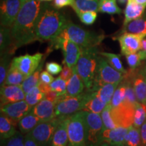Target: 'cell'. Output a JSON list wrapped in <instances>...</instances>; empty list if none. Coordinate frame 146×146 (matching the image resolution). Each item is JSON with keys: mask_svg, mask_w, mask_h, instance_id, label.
Wrapping results in <instances>:
<instances>
[{"mask_svg": "<svg viewBox=\"0 0 146 146\" xmlns=\"http://www.w3.org/2000/svg\"><path fill=\"white\" fill-rule=\"evenodd\" d=\"M126 56L127 64L131 69H136L140 66L142 60H144L141 51L135 54L127 55Z\"/></svg>", "mask_w": 146, "mask_h": 146, "instance_id": "cell-41", "label": "cell"}, {"mask_svg": "<svg viewBox=\"0 0 146 146\" xmlns=\"http://www.w3.org/2000/svg\"><path fill=\"white\" fill-rule=\"evenodd\" d=\"M118 83H106L96 90V95L107 105L110 104L112 97L117 88Z\"/></svg>", "mask_w": 146, "mask_h": 146, "instance_id": "cell-27", "label": "cell"}, {"mask_svg": "<svg viewBox=\"0 0 146 146\" xmlns=\"http://www.w3.org/2000/svg\"><path fill=\"white\" fill-rule=\"evenodd\" d=\"M62 117L41 121L29 133L39 146H51L53 136Z\"/></svg>", "mask_w": 146, "mask_h": 146, "instance_id": "cell-9", "label": "cell"}, {"mask_svg": "<svg viewBox=\"0 0 146 146\" xmlns=\"http://www.w3.org/2000/svg\"><path fill=\"white\" fill-rule=\"evenodd\" d=\"M24 137V135L21 131H17L12 137L1 141V146H25Z\"/></svg>", "mask_w": 146, "mask_h": 146, "instance_id": "cell-40", "label": "cell"}, {"mask_svg": "<svg viewBox=\"0 0 146 146\" xmlns=\"http://www.w3.org/2000/svg\"><path fill=\"white\" fill-rule=\"evenodd\" d=\"M134 112L135 105L126 102L117 107H112L111 110L112 118L116 126L127 129L133 126Z\"/></svg>", "mask_w": 146, "mask_h": 146, "instance_id": "cell-12", "label": "cell"}, {"mask_svg": "<svg viewBox=\"0 0 146 146\" xmlns=\"http://www.w3.org/2000/svg\"><path fill=\"white\" fill-rule=\"evenodd\" d=\"M27 1H28V0H21V3H22V5H23L24 3L26 2Z\"/></svg>", "mask_w": 146, "mask_h": 146, "instance_id": "cell-57", "label": "cell"}, {"mask_svg": "<svg viewBox=\"0 0 146 146\" xmlns=\"http://www.w3.org/2000/svg\"><path fill=\"white\" fill-rule=\"evenodd\" d=\"M124 146H142L140 129L133 126L128 129L124 141Z\"/></svg>", "mask_w": 146, "mask_h": 146, "instance_id": "cell-32", "label": "cell"}, {"mask_svg": "<svg viewBox=\"0 0 146 146\" xmlns=\"http://www.w3.org/2000/svg\"><path fill=\"white\" fill-rule=\"evenodd\" d=\"M80 21L86 25H93L97 19V12L88 11V12H81L76 14Z\"/></svg>", "mask_w": 146, "mask_h": 146, "instance_id": "cell-43", "label": "cell"}, {"mask_svg": "<svg viewBox=\"0 0 146 146\" xmlns=\"http://www.w3.org/2000/svg\"><path fill=\"white\" fill-rule=\"evenodd\" d=\"M146 120V105L137 102L135 105L134 118H133V126L140 129Z\"/></svg>", "mask_w": 146, "mask_h": 146, "instance_id": "cell-34", "label": "cell"}, {"mask_svg": "<svg viewBox=\"0 0 146 146\" xmlns=\"http://www.w3.org/2000/svg\"><path fill=\"white\" fill-rule=\"evenodd\" d=\"M12 36L11 28L1 26L0 29V50L1 54L8 50H12Z\"/></svg>", "mask_w": 146, "mask_h": 146, "instance_id": "cell-31", "label": "cell"}, {"mask_svg": "<svg viewBox=\"0 0 146 146\" xmlns=\"http://www.w3.org/2000/svg\"><path fill=\"white\" fill-rule=\"evenodd\" d=\"M59 49L62 50L64 55L63 64L72 69L76 67L81 54V47L70 39L57 36L50 41L47 53L49 54L54 50Z\"/></svg>", "mask_w": 146, "mask_h": 146, "instance_id": "cell-6", "label": "cell"}, {"mask_svg": "<svg viewBox=\"0 0 146 146\" xmlns=\"http://www.w3.org/2000/svg\"><path fill=\"white\" fill-rule=\"evenodd\" d=\"M43 65V60H42L41 64L39 65V68L35 71L32 74L25 78V81L22 83L21 87L23 88L25 94H27L29 91L31 90L35 87L37 86L40 81V75L42 72V68Z\"/></svg>", "mask_w": 146, "mask_h": 146, "instance_id": "cell-30", "label": "cell"}, {"mask_svg": "<svg viewBox=\"0 0 146 146\" xmlns=\"http://www.w3.org/2000/svg\"><path fill=\"white\" fill-rule=\"evenodd\" d=\"M125 74L118 72L111 66L104 57L99 55L94 86L91 89L96 91L106 83H118L123 81Z\"/></svg>", "mask_w": 146, "mask_h": 146, "instance_id": "cell-7", "label": "cell"}, {"mask_svg": "<svg viewBox=\"0 0 146 146\" xmlns=\"http://www.w3.org/2000/svg\"><path fill=\"white\" fill-rule=\"evenodd\" d=\"M13 54L10 50L6 51L1 54L0 62V85L2 87L4 84L7 73L10 66V57Z\"/></svg>", "mask_w": 146, "mask_h": 146, "instance_id": "cell-33", "label": "cell"}, {"mask_svg": "<svg viewBox=\"0 0 146 146\" xmlns=\"http://www.w3.org/2000/svg\"><path fill=\"white\" fill-rule=\"evenodd\" d=\"M142 146H146V120L140 128Z\"/></svg>", "mask_w": 146, "mask_h": 146, "instance_id": "cell-50", "label": "cell"}, {"mask_svg": "<svg viewBox=\"0 0 146 146\" xmlns=\"http://www.w3.org/2000/svg\"><path fill=\"white\" fill-rule=\"evenodd\" d=\"M64 66L62 68V70L61 73H60V76L63 79L66 80V81H68V80L70 78L71 76H72L73 74V69H72L70 67L68 66L65 64H63Z\"/></svg>", "mask_w": 146, "mask_h": 146, "instance_id": "cell-47", "label": "cell"}, {"mask_svg": "<svg viewBox=\"0 0 146 146\" xmlns=\"http://www.w3.org/2000/svg\"><path fill=\"white\" fill-rule=\"evenodd\" d=\"M37 86L39 87L40 90H41L43 93H44L45 94H47V93L49 92L50 91H51L50 85L43 83V82H41L40 81H39V84H38Z\"/></svg>", "mask_w": 146, "mask_h": 146, "instance_id": "cell-51", "label": "cell"}, {"mask_svg": "<svg viewBox=\"0 0 146 146\" xmlns=\"http://www.w3.org/2000/svg\"><path fill=\"white\" fill-rule=\"evenodd\" d=\"M123 33L133 34H146V18H139L129 22L124 26Z\"/></svg>", "mask_w": 146, "mask_h": 146, "instance_id": "cell-28", "label": "cell"}, {"mask_svg": "<svg viewBox=\"0 0 146 146\" xmlns=\"http://www.w3.org/2000/svg\"><path fill=\"white\" fill-rule=\"evenodd\" d=\"M100 146H115V145H108V144H102ZM117 146H124V145H117Z\"/></svg>", "mask_w": 146, "mask_h": 146, "instance_id": "cell-55", "label": "cell"}, {"mask_svg": "<svg viewBox=\"0 0 146 146\" xmlns=\"http://www.w3.org/2000/svg\"><path fill=\"white\" fill-rule=\"evenodd\" d=\"M103 127L101 114L85 112L86 146H100V137Z\"/></svg>", "mask_w": 146, "mask_h": 146, "instance_id": "cell-10", "label": "cell"}, {"mask_svg": "<svg viewBox=\"0 0 146 146\" xmlns=\"http://www.w3.org/2000/svg\"><path fill=\"white\" fill-rule=\"evenodd\" d=\"M100 54L105 58L109 64L113 67L115 70H118V72L123 73V74H126L127 72V70L124 68L123 64L121 62L120 55L104 52H100Z\"/></svg>", "mask_w": 146, "mask_h": 146, "instance_id": "cell-35", "label": "cell"}, {"mask_svg": "<svg viewBox=\"0 0 146 146\" xmlns=\"http://www.w3.org/2000/svg\"><path fill=\"white\" fill-rule=\"evenodd\" d=\"M94 91L92 89H87L86 91L76 96L69 97L64 95L56 104V117L71 116L78 111L83 110L84 105Z\"/></svg>", "mask_w": 146, "mask_h": 146, "instance_id": "cell-5", "label": "cell"}, {"mask_svg": "<svg viewBox=\"0 0 146 146\" xmlns=\"http://www.w3.org/2000/svg\"><path fill=\"white\" fill-rule=\"evenodd\" d=\"M17 132L16 126L6 115L1 113L0 116V138L1 141L8 139Z\"/></svg>", "mask_w": 146, "mask_h": 146, "instance_id": "cell-23", "label": "cell"}, {"mask_svg": "<svg viewBox=\"0 0 146 146\" xmlns=\"http://www.w3.org/2000/svg\"><path fill=\"white\" fill-rule=\"evenodd\" d=\"M74 0H54L53 6L57 9H61L64 7L72 6Z\"/></svg>", "mask_w": 146, "mask_h": 146, "instance_id": "cell-45", "label": "cell"}, {"mask_svg": "<svg viewBox=\"0 0 146 146\" xmlns=\"http://www.w3.org/2000/svg\"><path fill=\"white\" fill-rule=\"evenodd\" d=\"M44 98L45 94L40 90L38 86L33 88L25 96V100L31 107L35 106Z\"/></svg>", "mask_w": 146, "mask_h": 146, "instance_id": "cell-37", "label": "cell"}, {"mask_svg": "<svg viewBox=\"0 0 146 146\" xmlns=\"http://www.w3.org/2000/svg\"><path fill=\"white\" fill-rule=\"evenodd\" d=\"M126 74L132 82L137 101L146 105V76L143 68L131 69Z\"/></svg>", "mask_w": 146, "mask_h": 146, "instance_id": "cell-16", "label": "cell"}, {"mask_svg": "<svg viewBox=\"0 0 146 146\" xmlns=\"http://www.w3.org/2000/svg\"><path fill=\"white\" fill-rule=\"evenodd\" d=\"M32 108L33 107L24 100L2 106H1V113L6 115L16 127L18 125L20 120L30 112Z\"/></svg>", "mask_w": 146, "mask_h": 146, "instance_id": "cell-15", "label": "cell"}, {"mask_svg": "<svg viewBox=\"0 0 146 146\" xmlns=\"http://www.w3.org/2000/svg\"><path fill=\"white\" fill-rule=\"evenodd\" d=\"M26 78L17 68L10 64L3 85H21Z\"/></svg>", "mask_w": 146, "mask_h": 146, "instance_id": "cell-29", "label": "cell"}, {"mask_svg": "<svg viewBox=\"0 0 146 146\" xmlns=\"http://www.w3.org/2000/svg\"><path fill=\"white\" fill-rule=\"evenodd\" d=\"M45 69L47 72H49L53 75H57V74L61 73L62 70V67L57 62H49L46 63Z\"/></svg>", "mask_w": 146, "mask_h": 146, "instance_id": "cell-44", "label": "cell"}, {"mask_svg": "<svg viewBox=\"0 0 146 146\" xmlns=\"http://www.w3.org/2000/svg\"><path fill=\"white\" fill-rule=\"evenodd\" d=\"M22 7L21 0H1L0 23L1 26L10 27L17 17Z\"/></svg>", "mask_w": 146, "mask_h": 146, "instance_id": "cell-13", "label": "cell"}, {"mask_svg": "<svg viewBox=\"0 0 146 146\" xmlns=\"http://www.w3.org/2000/svg\"><path fill=\"white\" fill-rule=\"evenodd\" d=\"M117 1L121 4H125V3L128 2V0H117Z\"/></svg>", "mask_w": 146, "mask_h": 146, "instance_id": "cell-54", "label": "cell"}, {"mask_svg": "<svg viewBox=\"0 0 146 146\" xmlns=\"http://www.w3.org/2000/svg\"><path fill=\"white\" fill-rule=\"evenodd\" d=\"M133 1L139 4H146V0H133Z\"/></svg>", "mask_w": 146, "mask_h": 146, "instance_id": "cell-53", "label": "cell"}, {"mask_svg": "<svg viewBox=\"0 0 146 146\" xmlns=\"http://www.w3.org/2000/svg\"><path fill=\"white\" fill-rule=\"evenodd\" d=\"M99 55L98 47H81V54L76 64V70L86 89H90L94 86Z\"/></svg>", "mask_w": 146, "mask_h": 146, "instance_id": "cell-3", "label": "cell"}, {"mask_svg": "<svg viewBox=\"0 0 146 146\" xmlns=\"http://www.w3.org/2000/svg\"><path fill=\"white\" fill-rule=\"evenodd\" d=\"M146 36V34H133L123 33L117 37L119 42L121 54L124 56L135 54L141 50L142 39Z\"/></svg>", "mask_w": 146, "mask_h": 146, "instance_id": "cell-14", "label": "cell"}, {"mask_svg": "<svg viewBox=\"0 0 146 146\" xmlns=\"http://www.w3.org/2000/svg\"><path fill=\"white\" fill-rule=\"evenodd\" d=\"M1 106L25 100V93L21 85H3L0 91Z\"/></svg>", "mask_w": 146, "mask_h": 146, "instance_id": "cell-18", "label": "cell"}, {"mask_svg": "<svg viewBox=\"0 0 146 146\" xmlns=\"http://www.w3.org/2000/svg\"><path fill=\"white\" fill-rule=\"evenodd\" d=\"M128 129L121 127L112 129L103 128L100 137V145L102 144L115 146L124 145V141Z\"/></svg>", "mask_w": 146, "mask_h": 146, "instance_id": "cell-17", "label": "cell"}, {"mask_svg": "<svg viewBox=\"0 0 146 146\" xmlns=\"http://www.w3.org/2000/svg\"><path fill=\"white\" fill-rule=\"evenodd\" d=\"M64 96V95H61L59 93L56 92L55 91H52L51 90L47 92V94H45V99L50 100V101L54 102L55 104H56L57 102L59 101L61 97Z\"/></svg>", "mask_w": 146, "mask_h": 146, "instance_id": "cell-46", "label": "cell"}, {"mask_svg": "<svg viewBox=\"0 0 146 146\" xmlns=\"http://www.w3.org/2000/svg\"><path fill=\"white\" fill-rule=\"evenodd\" d=\"M55 106L54 102L44 98L33 107L31 111L41 121H46L56 118Z\"/></svg>", "mask_w": 146, "mask_h": 146, "instance_id": "cell-19", "label": "cell"}, {"mask_svg": "<svg viewBox=\"0 0 146 146\" xmlns=\"http://www.w3.org/2000/svg\"><path fill=\"white\" fill-rule=\"evenodd\" d=\"M68 135V146H86L85 111H78L70 116Z\"/></svg>", "mask_w": 146, "mask_h": 146, "instance_id": "cell-8", "label": "cell"}, {"mask_svg": "<svg viewBox=\"0 0 146 146\" xmlns=\"http://www.w3.org/2000/svg\"><path fill=\"white\" fill-rule=\"evenodd\" d=\"M117 0H100L99 10L101 13L108 14H120L122 10L116 3Z\"/></svg>", "mask_w": 146, "mask_h": 146, "instance_id": "cell-36", "label": "cell"}, {"mask_svg": "<svg viewBox=\"0 0 146 146\" xmlns=\"http://www.w3.org/2000/svg\"><path fill=\"white\" fill-rule=\"evenodd\" d=\"M112 108V107L111 104L107 105L101 113L102 119V121H103L104 129H112L118 127L112 118V113H111Z\"/></svg>", "mask_w": 146, "mask_h": 146, "instance_id": "cell-39", "label": "cell"}, {"mask_svg": "<svg viewBox=\"0 0 146 146\" xmlns=\"http://www.w3.org/2000/svg\"><path fill=\"white\" fill-rule=\"evenodd\" d=\"M73 69V74L67 81L66 92V96L69 97L76 96L83 92L85 89V83L78 72H76V67Z\"/></svg>", "mask_w": 146, "mask_h": 146, "instance_id": "cell-21", "label": "cell"}, {"mask_svg": "<svg viewBox=\"0 0 146 146\" xmlns=\"http://www.w3.org/2000/svg\"><path fill=\"white\" fill-rule=\"evenodd\" d=\"M40 0H28L22 5L17 17L11 27L12 50L36 41L35 27L42 7Z\"/></svg>", "mask_w": 146, "mask_h": 146, "instance_id": "cell-1", "label": "cell"}, {"mask_svg": "<svg viewBox=\"0 0 146 146\" xmlns=\"http://www.w3.org/2000/svg\"><path fill=\"white\" fill-rule=\"evenodd\" d=\"M24 143H25V146H39L29 133L25 135Z\"/></svg>", "mask_w": 146, "mask_h": 146, "instance_id": "cell-49", "label": "cell"}, {"mask_svg": "<svg viewBox=\"0 0 146 146\" xmlns=\"http://www.w3.org/2000/svg\"><path fill=\"white\" fill-rule=\"evenodd\" d=\"M43 57V54L41 53H36L33 55L25 54L14 58L11 61V64L26 77H28L39 68Z\"/></svg>", "mask_w": 146, "mask_h": 146, "instance_id": "cell-11", "label": "cell"}, {"mask_svg": "<svg viewBox=\"0 0 146 146\" xmlns=\"http://www.w3.org/2000/svg\"><path fill=\"white\" fill-rule=\"evenodd\" d=\"M143 68V70L144 71V73H145V76H146V65L144 67H143V68Z\"/></svg>", "mask_w": 146, "mask_h": 146, "instance_id": "cell-56", "label": "cell"}, {"mask_svg": "<svg viewBox=\"0 0 146 146\" xmlns=\"http://www.w3.org/2000/svg\"><path fill=\"white\" fill-rule=\"evenodd\" d=\"M58 36L70 39L80 47L85 48L98 47L105 38L104 35L85 30L70 21L68 22L64 30Z\"/></svg>", "mask_w": 146, "mask_h": 146, "instance_id": "cell-4", "label": "cell"}, {"mask_svg": "<svg viewBox=\"0 0 146 146\" xmlns=\"http://www.w3.org/2000/svg\"><path fill=\"white\" fill-rule=\"evenodd\" d=\"M145 8L146 4H139L133 0H128L127 6L124 12L125 13L124 26L129 22L141 17Z\"/></svg>", "mask_w": 146, "mask_h": 146, "instance_id": "cell-22", "label": "cell"}, {"mask_svg": "<svg viewBox=\"0 0 146 146\" xmlns=\"http://www.w3.org/2000/svg\"><path fill=\"white\" fill-rule=\"evenodd\" d=\"M41 1H52V0H40Z\"/></svg>", "mask_w": 146, "mask_h": 146, "instance_id": "cell-58", "label": "cell"}, {"mask_svg": "<svg viewBox=\"0 0 146 146\" xmlns=\"http://www.w3.org/2000/svg\"><path fill=\"white\" fill-rule=\"evenodd\" d=\"M100 0H74L72 8L76 14L81 12L99 10Z\"/></svg>", "mask_w": 146, "mask_h": 146, "instance_id": "cell-26", "label": "cell"}, {"mask_svg": "<svg viewBox=\"0 0 146 146\" xmlns=\"http://www.w3.org/2000/svg\"><path fill=\"white\" fill-rule=\"evenodd\" d=\"M70 116L62 117L61 120L54 132L51 146H68V124Z\"/></svg>", "mask_w": 146, "mask_h": 146, "instance_id": "cell-20", "label": "cell"}, {"mask_svg": "<svg viewBox=\"0 0 146 146\" xmlns=\"http://www.w3.org/2000/svg\"><path fill=\"white\" fill-rule=\"evenodd\" d=\"M68 22L64 14L58 9L43 4L35 27L36 41H52L61 33Z\"/></svg>", "mask_w": 146, "mask_h": 146, "instance_id": "cell-2", "label": "cell"}, {"mask_svg": "<svg viewBox=\"0 0 146 146\" xmlns=\"http://www.w3.org/2000/svg\"><path fill=\"white\" fill-rule=\"evenodd\" d=\"M126 94V83L123 79L119 85H118L117 88L115 91L114 96L112 97V101L110 104L113 108L117 107L118 106L123 103L125 101Z\"/></svg>", "mask_w": 146, "mask_h": 146, "instance_id": "cell-38", "label": "cell"}, {"mask_svg": "<svg viewBox=\"0 0 146 146\" xmlns=\"http://www.w3.org/2000/svg\"><path fill=\"white\" fill-rule=\"evenodd\" d=\"M140 50L146 52V36L142 39L141 43V50Z\"/></svg>", "mask_w": 146, "mask_h": 146, "instance_id": "cell-52", "label": "cell"}, {"mask_svg": "<svg viewBox=\"0 0 146 146\" xmlns=\"http://www.w3.org/2000/svg\"><path fill=\"white\" fill-rule=\"evenodd\" d=\"M41 122V120L31 110L20 120L18 123V127H19L20 131L24 135H25L30 133Z\"/></svg>", "mask_w": 146, "mask_h": 146, "instance_id": "cell-24", "label": "cell"}, {"mask_svg": "<svg viewBox=\"0 0 146 146\" xmlns=\"http://www.w3.org/2000/svg\"><path fill=\"white\" fill-rule=\"evenodd\" d=\"M107 104L104 102L101 99L98 98L96 95V91H95L94 94H92L89 100H87L84 105L83 108V111L92 113H96V114H101L102 111L105 108Z\"/></svg>", "mask_w": 146, "mask_h": 146, "instance_id": "cell-25", "label": "cell"}, {"mask_svg": "<svg viewBox=\"0 0 146 146\" xmlns=\"http://www.w3.org/2000/svg\"><path fill=\"white\" fill-rule=\"evenodd\" d=\"M54 80V78L52 74L47 72V70H42L41 75H40V81L43 82L44 83L48 84V85H50Z\"/></svg>", "mask_w": 146, "mask_h": 146, "instance_id": "cell-48", "label": "cell"}, {"mask_svg": "<svg viewBox=\"0 0 146 146\" xmlns=\"http://www.w3.org/2000/svg\"><path fill=\"white\" fill-rule=\"evenodd\" d=\"M67 81L62 78L59 76L57 78L54 79L50 84L51 90L55 91L61 95H66V92Z\"/></svg>", "mask_w": 146, "mask_h": 146, "instance_id": "cell-42", "label": "cell"}]
</instances>
